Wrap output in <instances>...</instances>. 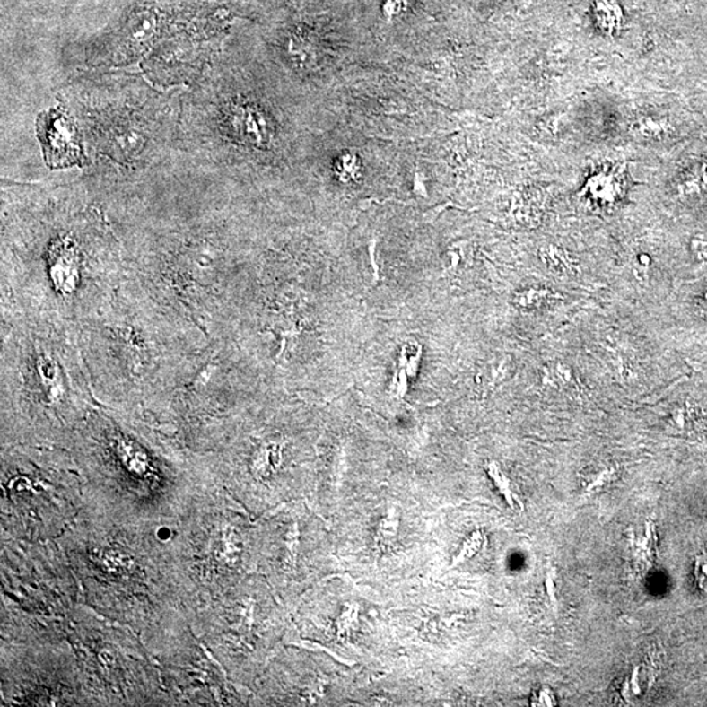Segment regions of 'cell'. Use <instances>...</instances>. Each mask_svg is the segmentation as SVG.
Listing matches in <instances>:
<instances>
[{
	"label": "cell",
	"instance_id": "1",
	"mask_svg": "<svg viewBox=\"0 0 707 707\" xmlns=\"http://www.w3.org/2000/svg\"><path fill=\"white\" fill-rule=\"evenodd\" d=\"M207 338L127 276L109 308L78 335L93 395L121 401L175 395L209 347Z\"/></svg>",
	"mask_w": 707,
	"mask_h": 707
},
{
	"label": "cell",
	"instance_id": "2",
	"mask_svg": "<svg viewBox=\"0 0 707 707\" xmlns=\"http://www.w3.org/2000/svg\"><path fill=\"white\" fill-rule=\"evenodd\" d=\"M2 318L3 405L56 415L84 410L95 396L78 337L17 313Z\"/></svg>",
	"mask_w": 707,
	"mask_h": 707
},
{
	"label": "cell",
	"instance_id": "3",
	"mask_svg": "<svg viewBox=\"0 0 707 707\" xmlns=\"http://www.w3.org/2000/svg\"><path fill=\"white\" fill-rule=\"evenodd\" d=\"M37 136L48 167L68 168L83 161L79 131L65 110L57 108L39 114Z\"/></svg>",
	"mask_w": 707,
	"mask_h": 707
},
{
	"label": "cell",
	"instance_id": "4",
	"mask_svg": "<svg viewBox=\"0 0 707 707\" xmlns=\"http://www.w3.org/2000/svg\"><path fill=\"white\" fill-rule=\"evenodd\" d=\"M538 257L546 272L560 278H574L580 273L578 259L555 244H546L538 250Z\"/></svg>",
	"mask_w": 707,
	"mask_h": 707
},
{
	"label": "cell",
	"instance_id": "5",
	"mask_svg": "<svg viewBox=\"0 0 707 707\" xmlns=\"http://www.w3.org/2000/svg\"><path fill=\"white\" fill-rule=\"evenodd\" d=\"M561 299L563 296L555 292V290L543 286H532L516 292L512 303L521 310H538L552 306Z\"/></svg>",
	"mask_w": 707,
	"mask_h": 707
},
{
	"label": "cell",
	"instance_id": "6",
	"mask_svg": "<svg viewBox=\"0 0 707 707\" xmlns=\"http://www.w3.org/2000/svg\"><path fill=\"white\" fill-rule=\"evenodd\" d=\"M657 538L655 533L652 532L651 527H647L646 536L643 537L635 538L634 543L630 546V553H632V561L638 572H646L651 567L655 560V553H657Z\"/></svg>",
	"mask_w": 707,
	"mask_h": 707
},
{
	"label": "cell",
	"instance_id": "7",
	"mask_svg": "<svg viewBox=\"0 0 707 707\" xmlns=\"http://www.w3.org/2000/svg\"><path fill=\"white\" fill-rule=\"evenodd\" d=\"M541 384L544 388H553V389H566L578 386L574 371L563 362H552L546 364L541 372Z\"/></svg>",
	"mask_w": 707,
	"mask_h": 707
},
{
	"label": "cell",
	"instance_id": "8",
	"mask_svg": "<svg viewBox=\"0 0 707 707\" xmlns=\"http://www.w3.org/2000/svg\"><path fill=\"white\" fill-rule=\"evenodd\" d=\"M512 373V361L509 356L494 359L489 362L481 371V387L486 389H493L501 386L504 381L509 380Z\"/></svg>",
	"mask_w": 707,
	"mask_h": 707
},
{
	"label": "cell",
	"instance_id": "9",
	"mask_svg": "<svg viewBox=\"0 0 707 707\" xmlns=\"http://www.w3.org/2000/svg\"><path fill=\"white\" fill-rule=\"evenodd\" d=\"M669 129L671 127L666 119L655 118L651 116L637 117L630 127L637 138L644 139V141L661 139L669 133Z\"/></svg>",
	"mask_w": 707,
	"mask_h": 707
},
{
	"label": "cell",
	"instance_id": "10",
	"mask_svg": "<svg viewBox=\"0 0 707 707\" xmlns=\"http://www.w3.org/2000/svg\"><path fill=\"white\" fill-rule=\"evenodd\" d=\"M678 193L681 196H695L707 189V161L703 162L700 170L678 184Z\"/></svg>",
	"mask_w": 707,
	"mask_h": 707
},
{
	"label": "cell",
	"instance_id": "11",
	"mask_svg": "<svg viewBox=\"0 0 707 707\" xmlns=\"http://www.w3.org/2000/svg\"><path fill=\"white\" fill-rule=\"evenodd\" d=\"M486 469L490 478L494 481L495 486L498 487L501 494H503V497L509 502L510 506L514 509L515 502L520 503V499L516 497L515 493L512 492L511 483H510L507 476L504 475L503 470L501 469V467H499L495 461H490V463L487 464Z\"/></svg>",
	"mask_w": 707,
	"mask_h": 707
},
{
	"label": "cell",
	"instance_id": "12",
	"mask_svg": "<svg viewBox=\"0 0 707 707\" xmlns=\"http://www.w3.org/2000/svg\"><path fill=\"white\" fill-rule=\"evenodd\" d=\"M650 270H651V257L646 253H638L633 259V272L640 281H647L650 276Z\"/></svg>",
	"mask_w": 707,
	"mask_h": 707
},
{
	"label": "cell",
	"instance_id": "13",
	"mask_svg": "<svg viewBox=\"0 0 707 707\" xmlns=\"http://www.w3.org/2000/svg\"><path fill=\"white\" fill-rule=\"evenodd\" d=\"M694 577L698 587L703 592H707V549L703 550L694 563Z\"/></svg>",
	"mask_w": 707,
	"mask_h": 707
},
{
	"label": "cell",
	"instance_id": "14",
	"mask_svg": "<svg viewBox=\"0 0 707 707\" xmlns=\"http://www.w3.org/2000/svg\"><path fill=\"white\" fill-rule=\"evenodd\" d=\"M692 301L693 307H694V310L698 313V316L707 320V281L701 284L700 287L695 290Z\"/></svg>",
	"mask_w": 707,
	"mask_h": 707
},
{
	"label": "cell",
	"instance_id": "15",
	"mask_svg": "<svg viewBox=\"0 0 707 707\" xmlns=\"http://www.w3.org/2000/svg\"><path fill=\"white\" fill-rule=\"evenodd\" d=\"M396 529H397V519H395V515L390 514L379 529L378 541L381 540V543H386L388 537L393 540L396 537Z\"/></svg>",
	"mask_w": 707,
	"mask_h": 707
},
{
	"label": "cell",
	"instance_id": "16",
	"mask_svg": "<svg viewBox=\"0 0 707 707\" xmlns=\"http://www.w3.org/2000/svg\"><path fill=\"white\" fill-rule=\"evenodd\" d=\"M481 546V537L480 533H476L472 538H470L469 543L466 544V546L463 547L461 550L460 554L456 557L455 563H453L452 566H455L456 563H463L466 561L467 558L472 557L476 552H477L478 547Z\"/></svg>",
	"mask_w": 707,
	"mask_h": 707
},
{
	"label": "cell",
	"instance_id": "17",
	"mask_svg": "<svg viewBox=\"0 0 707 707\" xmlns=\"http://www.w3.org/2000/svg\"><path fill=\"white\" fill-rule=\"evenodd\" d=\"M369 255L371 264V273H372V284L378 286L380 282V269H379L378 261H376V239H372L369 244Z\"/></svg>",
	"mask_w": 707,
	"mask_h": 707
},
{
	"label": "cell",
	"instance_id": "18",
	"mask_svg": "<svg viewBox=\"0 0 707 707\" xmlns=\"http://www.w3.org/2000/svg\"><path fill=\"white\" fill-rule=\"evenodd\" d=\"M692 250L695 257L700 261H706L707 259V240L703 238H697L692 241Z\"/></svg>",
	"mask_w": 707,
	"mask_h": 707
}]
</instances>
